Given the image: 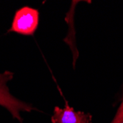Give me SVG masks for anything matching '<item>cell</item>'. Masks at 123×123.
<instances>
[{
    "instance_id": "3",
    "label": "cell",
    "mask_w": 123,
    "mask_h": 123,
    "mask_svg": "<svg viewBox=\"0 0 123 123\" xmlns=\"http://www.w3.org/2000/svg\"><path fill=\"white\" fill-rule=\"evenodd\" d=\"M52 123H92V116L81 111H75L66 101L65 107H55L51 117Z\"/></svg>"
},
{
    "instance_id": "5",
    "label": "cell",
    "mask_w": 123,
    "mask_h": 123,
    "mask_svg": "<svg viewBox=\"0 0 123 123\" xmlns=\"http://www.w3.org/2000/svg\"><path fill=\"white\" fill-rule=\"evenodd\" d=\"M122 100H123V94H122Z\"/></svg>"
},
{
    "instance_id": "2",
    "label": "cell",
    "mask_w": 123,
    "mask_h": 123,
    "mask_svg": "<svg viewBox=\"0 0 123 123\" xmlns=\"http://www.w3.org/2000/svg\"><path fill=\"white\" fill-rule=\"evenodd\" d=\"M39 24L38 10L30 7H22L14 15L8 32H16L23 36H33Z\"/></svg>"
},
{
    "instance_id": "1",
    "label": "cell",
    "mask_w": 123,
    "mask_h": 123,
    "mask_svg": "<svg viewBox=\"0 0 123 123\" xmlns=\"http://www.w3.org/2000/svg\"><path fill=\"white\" fill-rule=\"evenodd\" d=\"M13 73L11 72L5 71L3 73H0V105L6 108L13 119H16L20 123H23V119L20 115V112H30L32 111L38 110L33 107L32 105L16 98L10 93L7 84V82L13 79Z\"/></svg>"
},
{
    "instance_id": "4",
    "label": "cell",
    "mask_w": 123,
    "mask_h": 123,
    "mask_svg": "<svg viewBox=\"0 0 123 123\" xmlns=\"http://www.w3.org/2000/svg\"><path fill=\"white\" fill-rule=\"evenodd\" d=\"M111 123H123V101L118 108L117 114Z\"/></svg>"
}]
</instances>
